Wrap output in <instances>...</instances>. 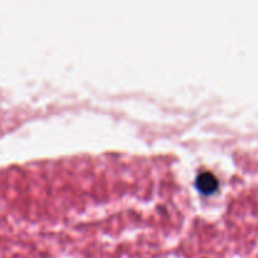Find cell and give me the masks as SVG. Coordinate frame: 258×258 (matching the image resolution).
Here are the masks:
<instances>
[{
  "label": "cell",
  "instance_id": "6da1fadb",
  "mask_svg": "<svg viewBox=\"0 0 258 258\" xmlns=\"http://www.w3.org/2000/svg\"><path fill=\"white\" fill-rule=\"evenodd\" d=\"M197 185L203 193H211L217 188V179L211 174L206 173L201 175V178L197 181Z\"/></svg>",
  "mask_w": 258,
  "mask_h": 258
}]
</instances>
